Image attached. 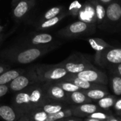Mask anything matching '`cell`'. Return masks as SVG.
Listing matches in <instances>:
<instances>
[{
  "mask_svg": "<svg viewBox=\"0 0 121 121\" xmlns=\"http://www.w3.org/2000/svg\"><path fill=\"white\" fill-rule=\"evenodd\" d=\"M104 31H121V0H113L106 6V18Z\"/></svg>",
  "mask_w": 121,
  "mask_h": 121,
  "instance_id": "1",
  "label": "cell"
},
{
  "mask_svg": "<svg viewBox=\"0 0 121 121\" xmlns=\"http://www.w3.org/2000/svg\"><path fill=\"white\" fill-rule=\"evenodd\" d=\"M91 56L76 53L60 63L69 74H77L84 70L94 67L91 62Z\"/></svg>",
  "mask_w": 121,
  "mask_h": 121,
  "instance_id": "2",
  "label": "cell"
},
{
  "mask_svg": "<svg viewBox=\"0 0 121 121\" xmlns=\"http://www.w3.org/2000/svg\"><path fill=\"white\" fill-rule=\"evenodd\" d=\"M40 82H55L62 80L69 73L60 64L56 65H41L35 69Z\"/></svg>",
  "mask_w": 121,
  "mask_h": 121,
  "instance_id": "3",
  "label": "cell"
},
{
  "mask_svg": "<svg viewBox=\"0 0 121 121\" xmlns=\"http://www.w3.org/2000/svg\"><path fill=\"white\" fill-rule=\"evenodd\" d=\"M96 28L86 22L78 21L63 28L59 33L65 38H79L94 34L96 31Z\"/></svg>",
  "mask_w": 121,
  "mask_h": 121,
  "instance_id": "4",
  "label": "cell"
},
{
  "mask_svg": "<svg viewBox=\"0 0 121 121\" xmlns=\"http://www.w3.org/2000/svg\"><path fill=\"white\" fill-rule=\"evenodd\" d=\"M38 83H40V81L38 78L36 72L35 70H33L29 71L28 72H24L19 75L9 84V90L17 93Z\"/></svg>",
  "mask_w": 121,
  "mask_h": 121,
  "instance_id": "5",
  "label": "cell"
},
{
  "mask_svg": "<svg viewBox=\"0 0 121 121\" xmlns=\"http://www.w3.org/2000/svg\"><path fill=\"white\" fill-rule=\"evenodd\" d=\"M102 67L109 68L121 63V48L112 46L104 50L95 62Z\"/></svg>",
  "mask_w": 121,
  "mask_h": 121,
  "instance_id": "6",
  "label": "cell"
},
{
  "mask_svg": "<svg viewBox=\"0 0 121 121\" xmlns=\"http://www.w3.org/2000/svg\"><path fill=\"white\" fill-rule=\"evenodd\" d=\"M13 108L21 117L23 115L28 114L33 110V107L30 101L29 92L28 89H25L19 92H17L13 101Z\"/></svg>",
  "mask_w": 121,
  "mask_h": 121,
  "instance_id": "7",
  "label": "cell"
},
{
  "mask_svg": "<svg viewBox=\"0 0 121 121\" xmlns=\"http://www.w3.org/2000/svg\"><path fill=\"white\" fill-rule=\"evenodd\" d=\"M46 97L51 101L65 102L69 101V94L54 82H46L43 85Z\"/></svg>",
  "mask_w": 121,
  "mask_h": 121,
  "instance_id": "8",
  "label": "cell"
},
{
  "mask_svg": "<svg viewBox=\"0 0 121 121\" xmlns=\"http://www.w3.org/2000/svg\"><path fill=\"white\" fill-rule=\"evenodd\" d=\"M77 77L86 82L106 85L108 83V77L106 74L96 68L95 67L91 69L84 70L81 72L74 74Z\"/></svg>",
  "mask_w": 121,
  "mask_h": 121,
  "instance_id": "9",
  "label": "cell"
},
{
  "mask_svg": "<svg viewBox=\"0 0 121 121\" xmlns=\"http://www.w3.org/2000/svg\"><path fill=\"white\" fill-rule=\"evenodd\" d=\"M44 51L39 48H30L17 54L13 60L19 64H29L39 58Z\"/></svg>",
  "mask_w": 121,
  "mask_h": 121,
  "instance_id": "10",
  "label": "cell"
},
{
  "mask_svg": "<svg viewBox=\"0 0 121 121\" xmlns=\"http://www.w3.org/2000/svg\"><path fill=\"white\" fill-rule=\"evenodd\" d=\"M78 16L79 18V21L86 22L93 26L96 27V17L95 9L92 3L89 0L86 1L84 4V5H82V7Z\"/></svg>",
  "mask_w": 121,
  "mask_h": 121,
  "instance_id": "11",
  "label": "cell"
},
{
  "mask_svg": "<svg viewBox=\"0 0 121 121\" xmlns=\"http://www.w3.org/2000/svg\"><path fill=\"white\" fill-rule=\"evenodd\" d=\"M62 80L73 83L74 84L77 86L81 90H89V89H106L105 85L86 82L85 80H83V79L77 77V76H75L73 74H68Z\"/></svg>",
  "mask_w": 121,
  "mask_h": 121,
  "instance_id": "12",
  "label": "cell"
},
{
  "mask_svg": "<svg viewBox=\"0 0 121 121\" xmlns=\"http://www.w3.org/2000/svg\"><path fill=\"white\" fill-rule=\"evenodd\" d=\"M95 9L96 17V27L100 30H104L106 18V6L99 1L98 0H89Z\"/></svg>",
  "mask_w": 121,
  "mask_h": 121,
  "instance_id": "13",
  "label": "cell"
},
{
  "mask_svg": "<svg viewBox=\"0 0 121 121\" xmlns=\"http://www.w3.org/2000/svg\"><path fill=\"white\" fill-rule=\"evenodd\" d=\"M87 42L89 43L91 47L96 51V54L94 55V61L96 62L99 56L101 55V53L106 50V49L112 47L113 45H110L106 41L101 38H87L86 39Z\"/></svg>",
  "mask_w": 121,
  "mask_h": 121,
  "instance_id": "14",
  "label": "cell"
},
{
  "mask_svg": "<svg viewBox=\"0 0 121 121\" xmlns=\"http://www.w3.org/2000/svg\"><path fill=\"white\" fill-rule=\"evenodd\" d=\"M21 116L16 111L8 105L0 106V118L4 121H17Z\"/></svg>",
  "mask_w": 121,
  "mask_h": 121,
  "instance_id": "15",
  "label": "cell"
},
{
  "mask_svg": "<svg viewBox=\"0 0 121 121\" xmlns=\"http://www.w3.org/2000/svg\"><path fill=\"white\" fill-rule=\"evenodd\" d=\"M38 108L41 109L48 114H54L65 108L63 102L49 100Z\"/></svg>",
  "mask_w": 121,
  "mask_h": 121,
  "instance_id": "16",
  "label": "cell"
},
{
  "mask_svg": "<svg viewBox=\"0 0 121 121\" xmlns=\"http://www.w3.org/2000/svg\"><path fill=\"white\" fill-rule=\"evenodd\" d=\"M24 72H26L23 69H11L5 71L0 74V85L10 84L13 79Z\"/></svg>",
  "mask_w": 121,
  "mask_h": 121,
  "instance_id": "17",
  "label": "cell"
},
{
  "mask_svg": "<svg viewBox=\"0 0 121 121\" xmlns=\"http://www.w3.org/2000/svg\"><path fill=\"white\" fill-rule=\"evenodd\" d=\"M98 111V107L93 104H83L79 106L72 108L73 115L75 116H83V115H90Z\"/></svg>",
  "mask_w": 121,
  "mask_h": 121,
  "instance_id": "18",
  "label": "cell"
},
{
  "mask_svg": "<svg viewBox=\"0 0 121 121\" xmlns=\"http://www.w3.org/2000/svg\"><path fill=\"white\" fill-rule=\"evenodd\" d=\"M69 94V101H72L74 104H83L88 103L91 101L89 98L86 96V95L82 91H77L72 93Z\"/></svg>",
  "mask_w": 121,
  "mask_h": 121,
  "instance_id": "19",
  "label": "cell"
},
{
  "mask_svg": "<svg viewBox=\"0 0 121 121\" xmlns=\"http://www.w3.org/2000/svg\"><path fill=\"white\" fill-rule=\"evenodd\" d=\"M30 9L29 1L28 0H21L19 1L13 10V15L16 18L23 17Z\"/></svg>",
  "mask_w": 121,
  "mask_h": 121,
  "instance_id": "20",
  "label": "cell"
},
{
  "mask_svg": "<svg viewBox=\"0 0 121 121\" xmlns=\"http://www.w3.org/2000/svg\"><path fill=\"white\" fill-rule=\"evenodd\" d=\"M88 98L92 100H99L106 96L108 92L106 89H94L89 90H82Z\"/></svg>",
  "mask_w": 121,
  "mask_h": 121,
  "instance_id": "21",
  "label": "cell"
},
{
  "mask_svg": "<svg viewBox=\"0 0 121 121\" xmlns=\"http://www.w3.org/2000/svg\"><path fill=\"white\" fill-rule=\"evenodd\" d=\"M72 115H73L72 109L65 108L56 113L49 114L47 121H57L60 120H63V119L71 117Z\"/></svg>",
  "mask_w": 121,
  "mask_h": 121,
  "instance_id": "22",
  "label": "cell"
},
{
  "mask_svg": "<svg viewBox=\"0 0 121 121\" xmlns=\"http://www.w3.org/2000/svg\"><path fill=\"white\" fill-rule=\"evenodd\" d=\"M48 115L49 114L44 112L40 108L34 109L26 114V116L31 121H47Z\"/></svg>",
  "mask_w": 121,
  "mask_h": 121,
  "instance_id": "23",
  "label": "cell"
},
{
  "mask_svg": "<svg viewBox=\"0 0 121 121\" xmlns=\"http://www.w3.org/2000/svg\"><path fill=\"white\" fill-rule=\"evenodd\" d=\"M54 83H55L56 84H57L58 86H60L67 93H72V92H74V91H80L81 90L77 86H76L75 84H74L73 83H71L69 82L60 80V81L55 82Z\"/></svg>",
  "mask_w": 121,
  "mask_h": 121,
  "instance_id": "24",
  "label": "cell"
},
{
  "mask_svg": "<svg viewBox=\"0 0 121 121\" xmlns=\"http://www.w3.org/2000/svg\"><path fill=\"white\" fill-rule=\"evenodd\" d=\"M52 40V36L48 33H42L35 35L32 39V43L34 45L45 44Z\"/></svg>",
  "mask_w": 121,
  "mask_h": 121,
  "instance_id": "25",
  "label": "cell"
},
{
  "mask_svg": "<svg viewBox=\"0 0 121 121\" xmlns=\"http://www.w3.org/2000/svg\"><path fill=\"white\" fill-rule=\"evenodd\" d=\"M111 88L113 94L116 96L121 95V77L114 75L111 78Z\"/></svg>",
  "mask_w": 121,
  "mask_h": 121,
  "instance_id": "26",
  "label": "cell"
},
{
  "mask_svg": "<svg viewBox=\"0 0 121 121\" xmlns=\"http://www.w3.org/2000/svg\"><path fill=\"white\" fill-rule=\"evenodd\" d=\"M116 101L114 98L112 96H105L101 99H99L98 101V106L101 108L103 109H108L112 106H113Z\"/></svg>",
  "mask_w": 121,
  "mask_h": 121,
  "instance_id": "27",
  "label": "cell"
},
{
  "mask_svg": "<svg viewBox=\"0 0 121 121\" xmlns=\"http://www.w3.org/2000/svg\"><path fill=\"white\" fill-rule=\"evenodd\" d=\"M66 16L65 13H63L60 16H57L52 18H50V19H48V20H46L45 21H44L40 27L42 28H50V27H52L53 26H55V24H57L62 18H63L65 16Z\"/></svg>",
  "mask_w": 121,
  "mask_h": 121,
  "instance_id": "28",
  "label": "cell"
},
{
  "mask_svg": "<svg viewBox=\"0 0 121 121\" xmlns=\"http://www.w3.org/2000/svg\"><path fill=\"white\" fill-rule=\"evenodd\" d=\"M61 11L60 7H53L50 9H49L44 15V18L45 20H48L50 18H52L57 16L59 15V13Z\"/></svg>",
  "mask_w": 121,
  "mask_h": 121,
  "instance_id": "29",
  "label": "cell"
},
{
  "mask_svg": "<svg viewBox=\"0 0 121 121\" xmlns=\"http://www.w3.org/2000/svg\"><path fill=\"white\" fill-rule=\"evenodd\" d=\"M89 118H95V119H98V120H100V121H104V120H106L108 118V116L106 113L96 111V112H95L94 113H91V114L89 115Z\"/></svg>",
  "mask_w": 121,
  "mask_h": 121,
  "instance_id": "30",
  "label": "cell"
},
{
  "mask_svg": "<svg viewBox=\"0 0 121 121\" xmlns=\"http://www.w3.org/2000/svg\"><path fill=\"white\" fill-rule=\"evenodd\" d=\"M82 7V5L79 2H78V1H74V2L72 4V5L71 6V11H72V13H73L74 15L78 16V14H79V11H80Z\"/></svg>",
  "mask_w": 121,
  "mask_h": 121,
  "instance_id": "31",
  "label": "cell"
},
{
  "mask_svg": "<svg viewBox=\"0 0 121 121\" xmlns=\"http://www.w3.org/2000/svg\"><path fill=\"white\" fill-rule=\"evenodd\" d=\"M108 69L111 70V72L113 74L121 77V63L116 65H114V66H112V67H109Z\"/></svg>",
  "mask_w": 121,
  "mask_h": 121,
  "instance_id": "32",
  "label": "cell"
},
{
  "mask_svg": "<svg viewBox=\"0 0 121 121\" xmlns=\"http://www.w3.org/2000/svg\"><path fill=\"white\" fill-rule=\"evenodd\" d=\"M9 90V84L6 85H0V98L5 96Z\"/></svg>",
  "mask_w": 121,
  "mask_h": 121,
  "instance_id": "33",
  "label": "cell"
},
{
  "mask_svg": "<svg viewBox=\"0 0 121 121\" xmlns=\"http://www.w3.org/2000/svg\"><path fill=\"white\" fill-rule=\"evenodd\" d=\"M114 108L117 111H121V99H119L118 100L116 101L114 105Z\"/></svg>",
  "mask_w": 121,
  "mask_h": 121,
  "instance_id": "34",
  "label": "cell"
},
{
  "mask_svg": "<svg viewBox=\"0 0 121 121\" xmlns=\"http://www.w3.org/2000/svg\"><path fill=\"white\" fill-rule=\"evenodd\" d=\"M17 121H31L30 120V118L26 116V115H23V116H21Z\"/></svg>",
  "mask_w": 121,
  "mask_h": 121,
  "instance_id": "35",
  "label": "cell"
},
{
  "mask_svg": "<svg viewBox=\"0 0 121 121\" xmlns=\"http://www.w3.org/2000/svg\"><path fill=\"white\" fill-rule=\"evenodd\" d=\"M99 1H100L101 3H102L103 4H104L105 6H107L108 4H109L111 2H112L113 0H98Z\"/></svg>",
  "mask_w": 121,
  "mask_h": 121,
  "instance_id": "36",
  "label": "cell"
},
{
  "mask_svg": "<svg viewBox=\"0 0 121 121\" xmlns=\"http://www.w3.org/2000/svg\"><path fill=\"white\" fill-rule=\"evenodd\" d=\"M7 69H8V67L0 65V74H2L3 72H4L5 71H7Z\"/></svg>",
  "mask_w": 121,
  "mask_h": 121,
  "instance_id": "37",
  "label": "cell"
},
{
  "mask_svg": "<svg viewBox=\"0 0 121 121\" xmlns=\"http://www.w3.org/2000/svg\"><path fill=\"white\" fill-rule=\"evenodd\" d=\"M84 121H100V120H98V119H95V118H86Z\"/></svg>",
  "mask_w": 121,
  "mask_h": 121,
  "instance_id": "38",
  "label": "cell"
},
{
  "mask_svg": "<svg viewBox=\"0 0 121 121\" xmlns=\"http://www.w3.org/2000/svg\"><path fill=\"white\" fill-rule=\"evenodd\" d=\"M65 121H80L77 119H73V118H65Z\"/></svg>",
  "mask_w": 121,
  "mask_h": 121,
  "instance_id": "39",
  "label": "cell"
},
{
  "mask_svg": "<svg viewBox=\"0 0 121 121\" xmlns=\"http://www.w3.org/2000/svg\"><path fill=\"white\" fill-rule=\"evenodd\" d=\"M108 121H119L118 119H116V118H111V119H110Z\"/></svg>",
  "mask_w": 121,
  "mask_h": 121,
  "instance_id": "40",
  "label": "cell"
},
{
  "mask_svg": "<svg viewBox=\"0 0 121 121\" xmlns=\"http://www.w3.org/2000/svg\"><path fill=\"white\" fill-rule=\"evenodd\" d=\"M65 121V119H63V120H60V121Z\"/></svg>",
  "mask_w": 121,
  "mask_h": 121,
  "instance_id": "41",
  "label": "cell"
},
{
  "mask_svg": "<svg viewBox=\"0 0 121 121\" xmlns=\"http://www.w3.org/2000/svg\"><path fill=\"white\" fill-rule=\"evenodd\" d=\"M0 30H1V28H0Z\"/></svg>",
  "mask_w": 121,
  "mask_h": 121,
  "instance_id": "42",
  "label": "cell"
}]
</instances>
